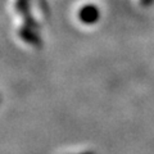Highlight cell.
<instances>
[{
	"mask_svg": "<svg viewBox=\"0 0 154 154\" xmlns=\"http://www.w3.org/2000/svg\"><path fill=\"white\" fill-rule=\"evenodd\" d=\"M98 18V11L94 5H84L79 11V19L81 22L91 23Z\"/></svg>",
	"mask_w": 154,
	"mask_h": 154,
	"instance_id": "1",
	"label": "cell"
}]
</instances>
